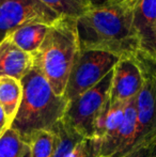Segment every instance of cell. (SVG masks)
I'll return each instance as SVG.
<instances>
[{
  "mask_svg": "<svg viewBox=\"0 0 156 157\" xmlns=\"http://www.w3.org/2000/svg\"><path fill=\"white\" fill-rule=\"evenodd\" d=\"M138 0H121L93 6L77 19L80 50L104 52L122 58H138L141 46L134 25Z\"/></svg>",
  "mask_w": 156,
  "mask_h": 157,
  "instance_id": "cell-1",
  "label": "cell"
},
{
  "mask_svg": "<svg viewBox=\"0 0 156 157\" xmlns=\"http://www.w3.org/2000/svg\"><path fill=\"white\" fill-rule=\"evenodd\" d=\"M23 98L11 127L25 141L42 130H54L67 111L64 96H59L34 64L30 72L21 80Z\"/></svg>",
  "mask_w": 156,
  "mask_h": 157,
  "instance_id": "cell-2",
  "label": "cell"
},
{
  "mask_svg": "<svg viewBox=\"0 0 156 157\" xmlns=\"http://www.w3.org/2000/svg\"><path fill=\"white\" fill-rule=\"evenodd\" d=\"M79 52L77 19L60 17L49 26L43 43L33 56L34 64L59 96L64 94Z\"/></svg>",
  "mask_w": 156,
  "mask_h": 157,
  "instance_id": "cell-3",
  "label": "cell"
},
{
  "mask_svg": "<svg viewBox=\"0 0 156 157\" xmlns=\"http://www.w3.org/2000/svg\"><path fill=\"white\" fill-rule=\"evenodd\" d=\"M113 70L97 85L69 101L63 121L82 138L95 137V122L109 101Z\"/></svg>",
  "mask_w": 156,
  "mask_h": 157,
  "instance_id": "cell-4",
  "label": "cell"
},
{
  "mask_svg": "<svg viewBox=\"0 0 156 157\" xmlns=\"http://www.w3.org/2000/svg\"><path fill=\"white\" fill-rule=\"evenodd\" d=\"M140 61L144 80L136 97L137 129L127 154L156 142V64L142 55H140Z\"/></svg>",
  "mask_w": 156,
  "mask_h": 157,
  "instance_id": "cell-5",
  "label": "cell"
},
{
  "mask_svg": "<svg viewBox=\"0 0 156 157\" xmlns=\"http://www.w3.org/2000/svg\"><path fill=\"white\" fill-rule=\"evenodd\" d=\"M120 59L108 52L80 50L70 73L63 96L71 101L97 85Z\"/></svg>",
  "mask_w": 156,
  "mask_h": 157,
  "instance_id": "cell-6",
  "label": "cell"
},
{
  "mask_svg": "<svg viewBox=\"0 0 156 157\" xmlns=\"http://www.w3.org/2000/svg\"><path fill=\"white\" fill-rule=\"evenodd\" d=\"M60 17L40 0H0V42L24 26L51 25Z\"/></svg>",
  "mask_w": 156,
  "mask_h": 157,
  "instance_id": "cell-7",
  "label": "cell"
},
{
  "mask_svg": "<svg viewBox=\"0 0 156 157\" xmlns=\"http://www.w3.org/2000/svg\"><path fill=\"white\" fill-rule=\"evenodd\" d=\"M143 70L140 56L122 58L113 67L110 89V103H126L135 98L143 86Z\"/></svg>",
  "mask_w": 156,
  "mask_h": 157,
  "instance_id": "cell-8",
  "label": "cell"
},
{
  "mask_svg": "<svg viewBox=\"0 0 156 157\" xmlns=\"http://www.w3.org/2000/svg\"><path fill=\"white\" fill-rule=\"evenodd\" d=\"M134 25L141 46V55L153 60L156 37V0H138L134 10Z\"/></svg>",
  "mask_w": 156,
  "mask_h": 157,
  "instance_id": "cell-9",
  "label": "cell"
},
{
  "mask_svg": "<svg viewBox=\"0 0 156 157\" xmlns=\"http://www.w3.org/2000/svg\"><path fill=\"white\" fill-rule=\"evenodd\" d=\"M33 56L16 46L6 36L0 42V77L21 80L33 67Z\"/></svg>",
  "mask_w": 156,
  "mask_h": 157,
  "instance_id": "cell-10",
  "label": "cell"
},
{
  "mask_svg": "<svg viewBox=\"0 0 156 157\" xmlns=\"http://www.w3.org/2000/svg\"><path fill=\"white\" fill-rule=\"evenodd\" d=\"M136 97L125 103L124 118H123L122 125L113 143L111 157H124L126 155L136 136V129H137Z\"/></svg>",
  "mask_w": 156,
  "mask_h": 157,
  "instance_id": "cell-11",
  "label": "cell"
},
{
  "mask_svg": "<svg viewBox=\"0 0 156 157\" xmlns=\"http://www.w3.org/2000/svg\"><path fill=\"white\" fill-rule=\"evenodd\" d=\"M21 98L23 86L21 80L12 77H0V105L10 127L19 109Z\"/></svg>",
  "mask_w": 156,
  "mask_h": 157,
  "instance_id": "cell-12",
  "label": "cell"
},
{
  "mask_svg": "<svg viewBox=\"0 0 156 157\" xmlns=\"http://www.w3.org/2000/svg\"><path fill=\"white\" fill-rule=\"evenodd\" d=\"M49 26L46 24H31L18 28L8 36L21 49L34 56L43 43Z\"/></svg>",
  "mask_w": 156,
  "mask_h": 157,
  "instance_id": "cell-13",
  "label": "cell"
},
{
  "mask_svg": "<svg viewBox=\"0 0 156 157\" xmlns=\"http://www.w3.org/2000/svg\"><path fill=\"white\" fill-rule=\"evenodd\" d=\"M61 17L78 19L92 8L90 0H40Z\"/></svg>",
  "mask_w": 156,
  "mask_h": 157,
  "instance_id": "cell-14",
  "label": "cell"
},
{
  "mask_svg": "<svg viewBox=\"0 0 156 157\" xmlns=\"http://www.w3.org/2000/svg\"><path fill=\"white\" fill-rule=\"evenodd\" d=\"M56 134V147L52 157H67L82 137L78 135L64 121H60L54 128Z\"/></svg>",
  "mask_w": 156,
  "mask_h": 157,
  "instance_id": "cell-15",
  "label": "cell"
},
{
  "mask_svg": "<svg viewBox=\"0 0 156 157\" xmlns=\"http://www.w3.org/2000/svg\"><path fill=\"white\" fill-rule=\"evenodd\" d=\"M29 155V144L18 132L9 128L0 137V157H25Z\"/></svg>",
  "mask_w": 156,
  "mask_h": 157,
  "instance_id": "cell-16",
  "label": "cell"
},
{
  "mask_svg": "<svg viewBox=\"0 0 156 157\" xmlns=\"http://www.w3.org/2000/svg\"><path fill=\"white\" fill-rule=\"evenodd\" d=\"M29 157H52L56 147V134L54 130H42L28 140Z\"/></svg>",
  "mask_w": 156,
  "mask_h": 157,
  "instance_id": "cell-17",
  "label": "cell"
},
{
  "mask_svg": "<svg viewBox=\"0 0 156 157\" xmlns=\"http://www.w3.org/2000/svg\"><path fill=\"white\" fill-rule=\"evenodd\" d=\"M102 140L100 138H82L76 143L67 157H100Z\"/></svg>",
  "mask_w": 156,
  "mask_h": 157,
  "instance_id": "cell-18",
  "label": "cell"
},
{
  "mask_svg": "<svg viewBox=\"0 0 156 157\" xmlns=\"http://www.w3.org/2000/svg\"><path fill=\"white\" fill-rule=\"evenodd\" d=\"M153 145L154 144L149 145V147H141V149L136 150V151H133V152H131V153L127 154V155H125L124 157H149L151 151H152Z\"/></svg>",
  "mask_w": 156,
  "mask_h": 157,
  "instance_id": "cell-19",
  "label": "cell"
},
{
  "mask_svg": "<svg viewBox=\"0 0 156 157\" xmlns=\"http://www.w3.org/2000/svg\"><path fill=\"white\" fill-rule=\"evenodd\" d=\"M9 128H10V126H9V123H8V121H6V113H4L3 109H2L1 105H0V137H1Z\"/></svg>",
  "mask_w": 156,
  "mask_h": 157,
  "instance_id": "cell-20",
  "label": "cell"
},
{
  "mask_svg": "<svg viewBox=\"0 0 156 157\" xmlns=\"http://www.w3.org/2000/svg\"><path fill=\"white\" fill-rule=\"evenodd\" d=\"M93 6H103V4L106 3H112V2H118L121 1V0H90Z\"/></svg>",
  "mask_w": 156,
  "mask_h": 157,
  "instance_id": "cell-21",
  "label": "cell"
},
{
  "mask_svg": "<svg viewBox=\"0 0 156 157\" xmlns=\"http://www.w3.org/2000/svg\"><path fill=\"white\" fill-rule=\"evenodd\" d=\"M149 157H156V142L154 143V145H153L152 151H151V153H150V155H149Z\"/></svg>",
  "mask_w": 156,
  "mask_h": 157,
  "instance_id": "cell-22",
  "label": "cell"
},
{
  "mask_svg": "<svg viewBox=\"0 0 156 157\" xmlns=\"http://www.w3.org/2000/svg\"><path fill=\"white\" fill-rule=\"evenodd\" d=\"M153 61L156 63V37H155V44H154V55H153Z\"/></svg>",
  "mask_w": 156,
  "mask_h": 157,
  "instance_id": "cell-23",
  "label": "cell"
},
{
  "mask_svg": "<svg viewBox=\"0 0 156 157\" xmlns=\"http://www.w3.org/2000/svg\"><path fill=\"white\" fill-rule=\"evenodd\" d=\"M155 64H156V63H155Z\"/></svg>",
  "mask_w": 156,
  "mask_h": 157,
  "instance_id": "cell-24",
  "label": "cell"
}]
</instances>
